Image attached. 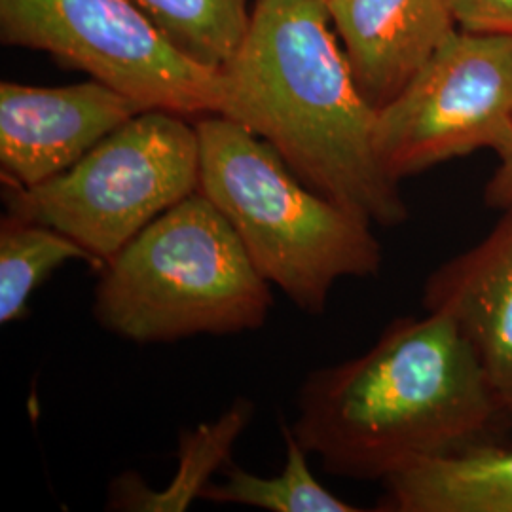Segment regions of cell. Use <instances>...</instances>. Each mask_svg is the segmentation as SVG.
Returning <instances> with one entry per match:
<instances>
[{
  "mask_svg": "<svg viewBox=\"0 0 512 512\" xmlns=\"http://www.w3.org/2000/svg\"><path fill=\"white\" fill-rule=\"evenodd\" d=\"M293 433L330 475L382 480L425 459L512 444V418L458 325L399 317L363 355L310 372Z\"/></svg>",
  "mask_w": 512,
  "mask_h": 512,
  "instance_id": "obj_1",
  "label": "cell"
},
{
  "mask_svg": "<svg viewBox=\"0 0 512 512\" xmlns=\"http://www.w3.org/2000/svg\"><path fill=\"white\" fill-rule=\"evenodd\" d=\"M219 114L351 215L382 228L410 217L376 152L378 110L353 78L325 2L255 0L247 35L220 69Z\"/></svg>",
  "mask_w": 512,
  "mask_h": 512,
  "instance_id": "obj_2",
  "label": "cell"
},
{
  "mask_svg": "<svg viewBox=\"0 0 512 512\" xmlns=\"http://www.w3.org/2000/svg\"><path fill=\"white\" fill-rule=\"evenodd\" d=\"M200 192L232 224L256 270L298 310H327L336 281L376 277L382 243L370 222L302 183L285 160L238 122L198 124Z\"/></svg>",
  "mask_w": 512,
  "mask_h": 512,
  "instance_id": "obj_3",
  "label": "cell"
},
{
  "mask_svg": "<svg viewBox=\"0 0 512 512\" xmlns=\"http://www.w3.org/2000/svg\"><path fill=\"white\" fill-rule=\"evenodd\" d=\"M270 281L202 192L167 209L101 268L95 321L137 344L260 329L274 308Z\"/></svg>",
  "mask_w": 512,
  "mask_h": 512,
  "instance_id": "obj_4",
  "label": "cell"
},
{
  "mask_svg": "<svg viewBox=\"0 0 512 512\" xmlns=\"http://www.w3.org/2000/svg\"><path fill=\"white\" fill-rule=\"evenodd\" d=\"M200 137L186 116L143 110L67 171L35 186L2 181L8 213L67 234L101 268L167 209L200 190Z\"/></svg>",
  "mask_w": 512,
  "mask_h": 512,
  "instance_id": "obj_5",
  "label": "cell"
},
{
  "mask_svg": "<svg viewBox=\"0 0 512 512\" xmlns=\"http://www.w3.org/2000/svg\"><path fill=\"white\" fill-rule=\"evenodd\" d=\"M0 40L46 52L145 110L219 114L220 71L181 52L135 0H0Z\"/></svg>",
  "mask_w": 512,
  "mask_h": 512,
  "instance_id": "obj_6",
  "label": "cell"
},
{
  "mask_svg": "<svg viewBox=\"0 0 512 512\" xmlns=\"http://www.w3.org/2000/svg\"><path fill=\"white\" fill-rule=\"evenodd\" d=\"M512 141V37L456 29L378 110L374 143L403 181L429 167Z\"/></svg>",
  "mask_w": 512,
  "mask_h": 512,
  "instance_id": "obj_7",
  "label": "cell"
},
{
  "mask_svg": "<svg viewBox=\"0 0 512 512\" xmlns=\"http://www.w3.org/2000/svg\"><path fill=\"white\" fill-rule=\"evenodd\" d=\"M143 110L124 93L93 78L57 88L4 80L0 84L2 181L35 186L52 179Z\"/></svg>",
  "mask_w": 512,
  "mask_h": 512,
  "instance_id": "obj_8",
  "label": "cell"
},
{
  "mask_svg": "<svg viewBox=\"0 0 512 512\" xmlns=\"http://www.w3.org/2000/svg\"><path fill=\"white\" fill-rule=\"evenodd\" d=\"M421 302L458 325L512 418V207L480 243L427 277Z\"/></svg>",
  "mask_w": 512,
  "mask_h": 512,
  "instance_id": "obj_9",
  "label": "cell"
},
{
  "mask_svg": "<svg viewBox=\"0 0 512 512\" xmlns=\"http://www.w3.org/2000/svg\"><path fill=\"white\" fill-rule=\"evenodd\" d=\"M327 10L353 78L376 110L458 29L452 0H329Z\"/></svg>",
  "mask_w": 512,
  "mask_h": 512,
  "instance_id": "obj_10",
  "label": "cell"
},
{
  "mask_svg": "<svg viewBox=\"0 0 512 512\" xmlns=\"http://www.w3.org/2000/svg\"><path fill=\"white\" fill-rule=\"evenodd\" d=\"M380 512H512V444L425 459L384 480Z\"/></svg>",
  "mask_w": 512,
  "mask_h": 512,
  "instance_id": "obj_11",
  "label": "cell"
},
{
  "mask_svg": "<svg viewBox=\"0 0 512 512\" xmlns=\"http://www.w3.org/2000/svg\"><path fill=\"white\" fill-rule=\"evenodd\" d=\"M255 406L238 399L213 423H203L184 433L179 448L177 475L164 490L156 492L137 473H124L112 480L107 497L109 511L179 512L202 497L211 475L228 463L239 435L253 418Z\"/></svg>",
  "mask_w": 512,
  "mask_h": 512,
  "instance_id": "obj_12",
  "label": "cell"
},
{
  "mask_svg": "<svg viewBox=\"0 0 512 512\" xmlns=\"http://www.w3.org/2000/svg\"><path fill=\"white\" fill-rule=\"evenodd\" d=\"M73 260L101 268L97 258L67 234L14 213L4 215L0 220V323L23 319L31 294L52 272Z\"/></svg>",
  "mask_w": 512,
  "mask_h": 512,
  "instance_id": "obj_13",
  "label": "cell"
},
{
  "mask_svg": "<svg viewBox=\"0 0 512 512\" xmlns=\"http://www.w3.org/2000/svg\"><path fill=\"white\" fill-rule=\"evenodd\" d=\"M283 439L287 446L285 467L272 478L253 475L238 465H228L226 478L220 484L209 482L200 499L224 505H247L272 512H357L359 507L330 494L311 475L308 452L294 437L293 429L283 423Z\"/></svg>",
  "mask_w": 512,
  "mask_h": 512,
  "instance_id": "obj_14",
  "label": "cell"
},
{
  "mask_svg": "<svg viewBox=\"0 0 512 512\" xmlns=\"http://www.w3.org/2000/svg\"><path fill=\"white\" fill-rule=\"evenodd\" d=\"M181 52L220 71L249 31V0H135Z\"/></svg>",
  "mask_w": 512,
  "mask_h": 512,
  "instance_id": "obj_15",
  "label": "cell"
},
{
  "mask_svg": "<svg viewBox=\"0 0 512 512\" xmlns=\"http://www.w3.org/2000/svg\"><path fill=\"white\" fill-rule=\"evenodd\" d=\"M452 10L461 31L512 37V0H452Z\"/></svg>",
  "mask_w": 512,
  "mask_h": 512,
  "instance_id": "obj_16",
  "label": "cell"
},
{
  "mask_svg": "<svg viewBox=\"0 0 512 512\" xmlns=\"http://www.w3.org/2000/svg\"><path fill=\"white\" fill-rule=\"evenodd\" d=\"M484 203L499 211L512 207V141L499 154V165L484 188Z\"/></svg>",
  "mask_w": 512,
  "mask_h": 512,
  "instance_id": "obj_17",
  "label": "cell"
},
{
  "mask_svg": "<svg viewBox=\"0 0 512 512\" xmlns=\"http://www.w3.org/2000/svg\"><path fill=\"white\" fill-rule=\"evenodd\" d=\"M317 2H325V4H327V2H329V0H317Z\"/></svg>",
  "mask_w": 512,
  "mask_h": 512,
  "instance_id": "obj_18",
  "label": "cell"
}]
</instances>
